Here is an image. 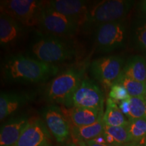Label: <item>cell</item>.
<instances>
[{
	"label": "cell",
	"instance_id": "18",
	"mask_svg": "<svg viewBox=\"0 0 146 146\" xmlns=\"http://www.w3.org/2000/svg\"><path fill=\"white\" fill-rule=\"evenodd\" d=\"M122 112L118 105L110 98L106 100V108L103 115V121L108 127H127L129 119Z\"/></svg>",
	"mask_w": 146,
	"mask_h": 146
},
{
	"label": "cell",
	"instance_id": "32",
	"mask_svg": "<svg viewBox=\"0 0 146 146\" xmlns=\"http://www.w3.org/2000/svg\"><path fill=\"white\" fill-rule=\"evenodd\" d=\"M140 143L141 144L142 146H146V138L144 140H143L141 142H140Z\"/></svg>",
	"mask_w": 146,
	"mask_h": 146
},
{
	"label": "cell",
	"instance_id": "7",
	"mask_svg": "<svg viewBox=\"0 0 146 146\" xmlns=\"http://www.w3.org/2000/svg\"><path fill=\"white\" fill-rule=\"evenodd\" d=\"M39 27L47 33L60 37L73 36L81 28L76 22L50 8L47 1L41 12Z\"/></svg>",
	"mask_w": 146,
	"mask_h": 146
},
{
	"label": "cell",
	"instance_id": "25",
	"mask_svg": "<svg viewBox=\"0 0 146 146\" xmlns=\"http://www.w3.org/2000/svg\"><path fill=\"white\" fill-rule=\"evenodd\" d=\"M108 96L116 104L129 99L131 97L125 87L120 83H115L110 87Z\"/></svg>",
	"mask_w": 146,
	"mask_h": 146
},
{
	"label": "cell",
	"instance_id": "28",
	"mask_svg": "<svg viewBox=\"0 0 146 146\" xmlns=\"http://www.w3.org/2000/svg\"><path fill=\"white\" fill-rule=\"evenodd\" d=\"M139 8L143 15H146V0L141 1L139 4Z\"/></svg>",
	"mask_w": 146,
	"mask_h": 146
},
{
	"label": "cell",
	"instance_id": "1",
	"mask_svg": "<svg viewBox=\"0 0 146 146\" xmlns=\"http://www.w3.org/2000/svg\"><path fill=\"white\" fill-rule=\"evenodd\" d=\"M5 81L17 83H43L57 75L59 68L23 54L8 56L1 65Z\"/></svg>",
	"mask_w": 146,
	"mask_h": 146
},
{
	"label": "cell",
	"instance_id": "29",
	"mask_svg": "<svg viewBox=\"0 0 146 146\" xmlns=\"http://www.w3.org/2000/svg\"><path fill=\"white\" fill-rule=\"evenodd\" d=\"M124 146H142L141 144L139 142H135V141H131L130 143L126 144Z\"/></svg>",
	"mask_w": 146,
	"mask_h": 146
},
{
	"label": "cell",
	"instance_id": "11",
	"mask_svg": "<svg viewBox=\"0 0 146 146\" xmlns=\"http://www.w3.org/2000/svg\"><path fill=\"white\" fill-rule=\"evenodd\" d=\"M47 5L56 12L76 22L81 28L83 26L88 12L89 3L81 0H52Z\"/></svg>",
	"mask_w": 146,
	"mask_h": 146
},
{
	"label": "cell",
	"instance_id": "15",
	"mask_svg": "<svg viewBox=\"0 0 146 146\" xmlns=\"http://www.w3.org/2000/svg\"><path fill=\"white\" fill-rule=\"evenodd\" d=\"M29 122L27 116H20L10 118L3 124L0 132V146H13Z\"/></svg>",
	"mask_w": 146,
	"mask_h": 146
},
{
	"label": "cell",
	"instance_id": "27",
	"mask_svg": "<svg viewBox=\"0 0 146 146\" xmlns=\"http://www.w3.org/2000/svg\"><path fill=\"white\" fill-rule=\"evenodd\" d=\"M86 143L87 146H112L110 145H108L107 143H97L94 140H89V141H85Z\"/></svg>",
	"mask_w": 146,
	"mask_h": 146
},
{
	"label": "cell",
	"instance_id": "14",
	"mask_svg": "<svg viewBox=\"0 0 146 146\" xmlns=\"http://www.w3.org/2000/svg\"><path fill=\"white\" fill-rule=\"evenodd\" d=\"M33 100V94L27 92H1L0 120L14 114Z\"/></svg>",
	"mask_w": 146,
	"mask_h": 146
},
{
	"label": "cell",
	"instance_id": "10",
	"mask_svg": "<svg viewBox=\"0 0 146 146\" xmlns=\"http://www.w3.org/2000/svg\"><path fill=\"white\" fill-rule=\"evenodd\" d=\"M42 116L48 130L60 143L67 141L70 135L71 128L64 112L59 106L50 105L42 110Z\"/></svg>",
	"mask_w": 146,
	"mask_h": 146
},
{
	"label": "cell",
	"instance_id": "35",
	"mask_svg": "<svg viewBox=\"0 0 146 146\" xmlns=\"http://www.w3.org/2000/svg\"><path fill=\"white\" fill-rule=\"evenodd\" d=\"M145 85H146V81H145Z\"/></svg>",
	"mask_w": 146,
	"mask_h": 146
},
{
	"label": "cell",
	"instance_id": "2",
	"mask_svg": "<svg viewBox=\"0 0 146 146\" xmlns=\"http://www.w3.org/2000/svg\"><path fill=\"white\" fill-rule=\"evenodd\" d=\"M31 57L49 64L64 63L76 56V51L70 43L62 37L35 31L29 43Z\"/></svg>",
	"mask_w": 146,
	"mask_h": 146
},
{
	"label": "cell",
	"instance_id": "8",
	"mask_svg": "<svg viewBox=\"0 0 146 146\" xmlns=\"http://www.w3.org/2000/svg\"><path fill=\"white\" fill-rule=\"evenodd\" d=\"M125 64V60L119 56H105L91 62L90 72L105 88L110 89L121 75Z\"/></svg>",
	"mask_w": 146,
	"mask_h": 146
},
{
	"label": "cell",
	"instance_id": "19",
	"mask_svg": "<svg viewBox=\"0 0 146 146\" xmlns=\"http://www.w3.org/2000/svg\"><path fill=\"white\" fill-rule=\"evenodd\" d=\"M131 40L134 47L146 57V15L137 18L133 23Z\"/></svg>",
	"mask_w": 146,
	"mask_h": 146
},
{
	"label": "cell",
	"instance_id": "9",
	"mask_svg": "<svg viewBox=\"0 0 146 146\" xmlns=\"http://www.w3.org/2000/svg\"><path fill=\"white\" fill-rule=\"evenodd\" d=\"M104 97L97 84L89 78H83L73 96V107L87 108L103 112Z\"/></svg>",
	"mask_w": 146,
	"mask_h": 146
},
{
	"label": "cell",
	"instance_id": "13",
	"mask_svg": "<svg viewBox=\"0 0 146 146\" xmlns=\"http://www.w3.org/2000/svg\"><path fill=\"white\" fill-rule=\"evenodd\" d=\"M25 27L10 16L0 14V44L4 48L15 46L23 39Z\"/></svg>",
	"mask_w": 146,
	"mask_h": 146
},
{
	"label": "cell",
	"instance_id": "26",
	"mask_svg": "<svg viewBox=\"0 0 146 146\" xmlns=\"http://www.w3.org/2000/svg\"><path fill=\"white\" fill-rule=\"evenodd\" d=\"M118 107H119L120 110L122 111V112L126 116H127L129 112V99L119 102L118 103Z\"/></svg>",
	"mask_w": 146,
	"mask_h": 146
},
{
	"label": "cell",
	"instance_id": "17",
	"mask_svg": "<svg viewBox=\"0 0 146 146\" xmlns=\"http://www.w3.org/2000/svg\"><path fill=\"white\" fill-rule=\"evenodd\" d=\"M122 74L135 81L145 83L146 59L142 56H132L125 63Z\"/></svg>",
	"mask_w": 146,
	"mask_h": 146
},
{
	"label": "cell",
	"instance_id": "33",
	"mask_svg": "<svg viewBox=\"0 0 146 146\" xmlns=\"http://www.w3.org/2000/svg\"><path fill=\"white\" fill-rule=\"evenodd\" d=\"M42 146H51L50 145H49V143H47V144H45V145H42Z\"/></svg>",
	"mask_w": 146,
	"mask_h": 146
},
{
	"label": "cell",
	"instance_id": "5",
	"mask_svg": "<svg viewBox=\"0 0 146 146\" xmlns=\"http://www.w3.org/2000/svg\"><path fill=\"white\" fill-rule=\"evenodd\" d=\"M1 13L19 22L25 28L39 26L45 1L36 0H3L0 1Z\"/></svg>",
	"mask_w": 146,
	"mask_h": 146
},
{
	"label": "cell",
	"instance_id": "24",
	"mask_svg": "<svg viewBox=\"0 0 146 146\" xmlns=\"http://www.w3.org/2000/svg\"><path fill=\"white\" fill-rule=\"evenodd\" d=\"M128 119H146V100L145 97H130Z\"/></svg>",
	"mask_w": 146,
	"mask_h": 146
},
{
	"label": "cell",
	"instance_id": "6",
	"mask_svg": "<svg viewBox=\"0 0 146 146\" xmlns=\"http://www.w3.org/2000/svg\"><path fill=\"white\" fill-rule=\"evenodd\" d=\"M127 29L123 21L100 25L95 29V44L100 53H109L125 45Z\"/></svg>",
	"mask_w": 146,
	"mask_h": 146
},
{
	"label": "cell",
	"instance_id": "31",
	"mask_svg": "<svg viewBox=\"0 0 146 146\" xmlns=\"http://www.w3.org/2000/svg\"><path fill=\"white\" fill-rule=\"evenodd\" d=\"M74 140H75L78 146H87L86 143H85V142L84 141H81V140H77V139H74Z\"/></svg>",
	"mask_w": 146,
	"mask_h": 146
},
{
	"label": "cell",
	"instance_id": "16",
	"mask_svg": "<svg viewBox=\"0 0 146 146\" xmlns=\"http://www.w3.org/2000/svg\"><path fill=\"white\" fill-rule=\"evenodd\" d=\"M68 111L69 119L76 127L91 125L104 115L102 111L87 108L72 107Z\"/></svg>",
	"mask_w": 146,
	"mask_h": 146
},
{
	"label": "cell",
	"instance_id": "21",
	"mask_svg": "<svg viewBox=\"0 0 146 146\" xmlns=\"http://www.w3.org/2000/svg\"><path fill=\"white\" fill-rule=\"evenodd\" d=\"M105 125L103 121V116H101L96 123L91 125L81 127H74L72 131L74 139L81 141L93 140L100 135L103 134L104 131Z\"/></svg>",
	"mask_w": 146,
	"mask_h": 146
},
{
	"label": "cell",
	"instance_id": "20",
	"mask_svg": "<svg viewBox=\"0 0 146 146\" xmlns=\"http://www.w3.org/2000/svg\"><path fill=\"white\" fill-rule=\"evenodd\" d=\"M103 135L106 143L112 146H124L132 141L127 127L105 125Z\"/></svg>",
	"mask_w": 146,
	"mask_h": 146
},
{
	"label": "cell",
	"instance_id": "12",
	"mask_svg": "<svg viewBox=\"0 0 146 146\" xmlns=\"http://www.w3.org/2000/svg\"><path fill=\"white\" fill-rule=\"evenodd\" d=\"M48 129L41 120H29L17 142L13 146H42L48 143Z\"/></svg>",
	"mask_w": 146,
	"mask_h": 146
},
{
	"label": "cell",
	"instance_id": "3",
	"mask_svg": "<svg viewBox=\"0 0 146 146\" xmlns=\"http://www.w3.org/2000/svg\"><path fill=\"white\" fill-rule=\"evenodd\" d=\"M134 1L106 0L89 5L86 20L82 29L89 31L104 24L123 21Z\"/></svg>",
	"mask_w": 146,
	"mask_h": 146
},
{
	"label": "cell",
	"instance_id": "22",
	"mask_svg": "<svg viewBox=\"0 0 146 146\" xmlns=\"http://www.w3.org/2000/svg\"><path fill=\"white\" fill-rule=\"evenodd\" d=\"M127 127L132 141L140 143L146 138V119H129Z\"/></svg>",
	"mask_w": 146,
	"mask_h": 146
},
{
	"label": "cell",
	"instance_id": "4",
	"mask_svg": "<svg viewBox=\"0 0 146 146\" xmlns=\"http://www.w3.org/2000/svg\"><path fill=\"white\" fill-rule=\"evenodd\" d=\"M83 72L76 68L67 69L58 74L47 87V102L72 108L73 96L83 81Z\"/></svg>",
	"mask_w": 146,
	"mask_h": 146
},
{
	"label": "cell",
	"instance_id": "34",
	"mask_svg": "<svg viewBox=\"0 0 146 146\" xmlns=\"http://www.w3.org/2000/svg\"><path fill=\"white\" fill-rule=\"evenodd\" d=\"M144 97H145V100H146V95H145V96H144Z\"/></svg>",
	"mask_w": 146,
	"mask_h": 146
},
{
	"label": "cell",
	"instance_id": "23",
	"mask_svg": "<svg viewBox=\"0 0 146 146\" xmlns=\"http://www.w3.org/2000/svg\"><path fill=\"white\" fill-rule=\"evenodd\" d=\"M116 83L125 87L131 97H144L146 95L145 83L131 79L122 74Z\"/></svg>",
	"mask_w": 146,
	"mask_h": 146
},
{
	"label": "cell",
	"instance_id": "30",
	"mask_svg": "<svg viewBox=\"0 0 146 146\" xmlns=\"http://www.w3.org/2000/svg\"><path fill=\"white\" fill-rule=\"evenodd\" d=\"M66 146H78L77 143H76L75 140H72V141H68V143H66Z\"/></svg>",
	"mask_w": 146,
	"mask_h": 146
}]
</instances>
